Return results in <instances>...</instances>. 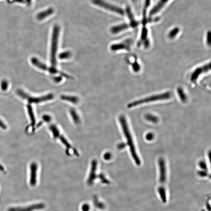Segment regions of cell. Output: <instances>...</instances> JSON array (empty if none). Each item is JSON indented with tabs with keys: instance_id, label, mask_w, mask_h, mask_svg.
Returning <instances> with one entry per match:
<instances>
[{
	"instance_id": "6da1fadb",
	"label": "cell",
	"mask_w": 211,
	"mask_h": 211,
	"mask_svg": "<svg viewBox=\"0 0 211 211\" xmlns=\"http://www.w3.org/2000/svg\"><path fill=\"white\" fill-rule=\"evenodd\" d=\"M158 165L159 185L158 188V192L163 203H165L167 202L166 189L167 174L166 163L165 160L163 158H161L159 159Z\"/></svg>"
},
{
	"instance_id": "7a4b0ae2",
	"label": "cell",
	"mask_w": 211,
	"mask_h": 211,
	"mask_svg": "<svg viewBox=\"0 0 211 211\" xmlns=\"http://www.w3.org/2000/svg\"><path fill=\"white\" fill-rule=\"evenodd\" d=\"M119 120L121 127H122V131H123L125 137L127 140V145L130 148V152H131L132 157L136 165L139 166L141 164V160H140L138 156L137 153H136L132 135H131L129 128L126 118L124 116L121 115L120 116Z\"/></svg>"
},
{
	"instance_id": "3957f363",
	"label": "cell",
	"mask_w": 211,
	"mask_h": 211,
	"mask_svg": "<svg viewBox=\"0 0 211 211\" xmlns=\"http://www.w3.org/2000/svg\"><path fill=\"white\" fill-rule=\"evenodd\" d=\"M60 31V27L58 25H55L54 26L52 35L50 56V63L53 67L55 68L57 64L56 54L58 47Z\"/></svg>"
},
{
	"instance_id": "277c9868",
	"label": "cell",
	"mask_w": 211,
	"mask_h": 211,
	"mask_svg": "<svg viewBox=\"0 0 211 211\" xmlns=\"http://www.w3.org/2000/svg\"><path fill=\"white\" fill-rule=\"evenodd\" d=\"M171 97V93L169 92H167L165 93L154 95L135 101L132 103L129 104L127 107L129 108H131L145 103H150L151 102L159 101L166 100L169 99Z\"/></svg>"
},
{
	"instance_id": "5b68a950",
	"label": "cell",
	"mask_w": 211,
	"mask_h": 211,
	"mask_svg": "<svg viewBox=\"0 0 211 211\" xmlns=\"http://www.w3.org/2000/svg\"><path fill=\"white\" fill-rule=\"evenodd\" d=\"M16 93L21 98L27 100L29 104H30L33 103H40L47 101L51 100L54 98V94L51 93H49L43 96L33 97L21 89L18 90L16 91Z\"/></svg>"
},
{
	"instance_id": "8992f818",
	"label": "cell",
	"mask_w": 211,
	"mask_h": 211,
	"mask_svg": "<svg viewBox=\"0 0 211 211\" xmlns=\"http://www.w3.org/2000/svg\"><path fill=\"white\" fill-rule=\"evenodd\" d=\"M92 3L96 5L103 7L105 9L118 13L121 16L125 15V11L121 7L114 6L103 0H91Z\"/></svg>"
},
{
	"instance_id": "52a82bcc",
	"label": "cell",
	"mask_w": 211,
	"mask_h": 211,
	"mask_svg": "<svg viewBox=\"0 0 211 211\" xmlns=\"http://www.w3.org/2000/svg\"><path fill=\"white\" fill-rule=\"evenodd\" d=\"M210 70V63L198 67L193 71L191 74L190 81L192 83H195L201 75L208 73Z\"/></svg>"
},
{
	"instance_id": "ba28073f",
	"label": "cell",
	"mask_w": 211,
	"mask_h": 211,
	"mask_svg": "<svg viewBox=\"0 0 211 211\" xmlns=\"http://www.w3.org/2000/svg\"><path fill=\"white\" fill-rule=\"evenodd\" d=\"M45 207L44 203H37L26 207H11L7 210V211H34L44 209Z\"/></svg>"
},
{
	"instance_id": "9c48e42d",
	"label": "cell",
	"mask_w": 211,
	"mask_h": 211,
	"mask_svg": "<svg viewBox=\"0 0 211 211\" xmlns=\"http://www.w3.org/2000/svg\"><path fill=\"white\" fill-rule=\"evenodd\" d=\"M38 170V164L35 162L31 163L30 166V184L32 187H35L37 184Z\"/></svg>"
},
{
	"instance_id": "30bf717a",
	"label": "cell",
	"mask_w": 211,
	"mask_h": 211,
	"mask_svg": "<svg viewBox=\"0 0 211 211\" xmlns=\"http://www.w3.org/2000/svg\"><path fill=\"white\" fill-rule=\"evenodd\" d=\"M132 42L131 39H127L120 43L113 44L111 46L110 49L112 51H114L121 50H130Z\"/></svg>"
},
{
	"instance_id": "8fae6325",
	"label": "cell",
	"mask_w": 211,
	"mask_h": 211,
	"mask_svg": "<svg viewBox=\"0 0 211 211\" xmlns=\"http://www.w3.org/2000/svg\"><path fill=\"white\" fill-rule=\"evenodd\" d=\"M170 0H158L156 4L150 10L149 13L150 17L155 16L159 13Z\"/></svg>"
},
{
	"instance_id": "7c38bea8",
	"label": "cell",
	"mask_w": 211,
	"mask_h": 211,
	"mask_svg": "<svg viewBox=\"0 0 211 211\" xmlns=\"http://www.w3.org/2000/svg\"><path fill=\"white\" fill-rule=\"evenodd\" d=\"M97 168V162L96 160H93L92 163L91 169L89 177L87 181V184L88 185H92L94 181L97 178L96 170Z\"/></svg>"
},
{
	"instance_id": "4fadbf2b",
	"label": "cell",
	"mask_w": 211,
	"mask_h": 211,
	"mask_svg": "<svg viewBox=\"0 0 211 211\" xmlns=\"http://www.w3.org/2000/svg\"><path fill=\"white\" fill-rule=\"evenodd\" d=\"M125 11L130 20V27L133 28L137 27L139 25V22L135 19L133 14L129 6H127L126 7Z\"/></svg>"
},
{
	"instance_id": "5bb4252c",
	"label": "cell",
	"mask_w": 211,
	"mask_h": 211,
	"mask_svg": "<svg viewBox=\"0 0 211 211\" xmlns=\"http://www.w3.org/2000/svg\"><path fill=\"white\" fill-rule=\"evenodd\" d=\"M54 9L50 7L38 13L36 16V19L39 21H42L48 16H51L54 13Z\"/></svg>"
},
{
	"instance_id": "9a60e30c",
	"label": "cell",
	"mask_w": 211,
	"mask_h": 211,
	"mask_svg": "<svg viewBox=\"0 0 211 211\" xmlns=\"http://www.w3.org/2000/svg\"><path fill=\"white\" fill-rule=\"evenodd\" d=\"M130 26L129 24L124 23L117 26H113L111 28L110 31L112 34H117L120 32H122L124 30H127L130 27Z\"/></svg>"
},
{
	"instance_id": "2e32d148",
	"label": "cell",
	"mask_w": 211,
	"mask_h": 211,
	"mask_svg": "<svg viewBox=\"0 0 211 211\" xmlns=\"http://www.w3.org/2000/svg\"><path fill=\"white\" fill-rule=\"evenodd\" d=\"M31 62L33 65L37 67L41 70L49 71L50 67H48L45 64L40 61L38 59L35 57H33L31 59Z\"/></svg>"
},
{
	"instance_id": "e0dca14e",
	"label": "cell",
	"mask_w": 211,
	"mask_h": 211,
	"mask_svg": "<svg viewBox=\"0 0 211 211\" xmlns=\"http://www.w3.org/2000/svg\"><path fill=\"white\" fill-rule=\"evenodd\" d=\"M27 108L28 113L30 120H31V126L33 127H34L35 125V124H36V119H35L33 110V108L32 106H31V104H29L27 105Z\"/></svg>"
},
{
	"instance_id": "ac0fdd59",
	"label": "cell",
	"mask_w": 211,
	"mask_h": 211,
	"mask_svg": "<svg viewBox=\"0 0 211 211\" xmlns=\"http://www.w3.org/2000/svg\"><path fill=\"white\" fill-rule=\"evenodd\" d=\"M60 98L61 99L63 100L67 101L75 104L78 103L79 101V98L78 97L74 96L62 95L61 96Z\"/></svg>"
},
{
	"instance_id": "d6986e66",
	"label": "cell",
	"mask_w": 211,
	"mask_h": 211,
	"mask_svg": "<svg viewBox=\"0 0 211 211\" xmlns=\"http://www.w3.org/2000/svg\"><path fill=\"white\" fill-rule=\"evenodd\" d=\"M177 93L179 98L183 103H186L187 101V97L184 92V90L181 87L177 88Z\"/></svg>"
},
{
	"instance_id": "ffe728a7",
	"label": "cell",
	"mask_w": 211,
	"mask_h": 211,
	"mask_svg": "<svg viewBox=\"0 0 211 211\" xmlns=\"http://www.w3.org/2000/svg\"><path fill=\"white\" fill-rule=\"evenodd\" d=\"M180 32V29L178 27H175L170 30L168 34V37L170 39H174Z\"/></svg>"
},
{
	"instance_id": "44dd1931",
	"label": "cell",
	"mask_w": 211,
	"mask_h": 211,
	"mask_svg": "<svg viewBox=\"0 0 211 211\" xmlns=\"http://www.w3.org/2000/svg\"><path fill=\"white\" fill-rule=\"evenodd\" d=\"M49 130L52 133L53 136L54 138H56L60 136V131L58 128L55 125H50L49 127Z\"/></svg>"
},
{
	"instance_id": "7402d4cb",
	"label": "cell",
	"mask_w": 211,
	"mask_h": 211,
	"mask_svg": "<svg viewBox=\"0 0 211 211\" xmlns=\"http://www.w3.org/2000/svg\"><path fill=\"white\" fill-rule=\"evenodd\" d=\"M145 117L147 121L154 123H157L159 120L158 118L157 117L151 114H148L146 115Z\"/></svg>"
},
{
	"instance_id": "603a6c76",
	"label": "cell",
	"mask_w": 211,
	"mask_h": 211,
	"mask_svg": "<svg viewBox=\"0 0 211 211\" xmlns=\"http://www.w3.org/2000/svg\"><path fill=\"white\" fill-rule=\"evenodd\" d=\"M70 113L72 117V118L76 124H78L80 122V119L78 114L76 113V111L72 109L70 110Z\"/></svg>"
},
{
	"instance_id": "cb8c5ba5",
	"label": "cell",
	"mask_w": 211,
	"mask_h": 211,
	"mask_svg": "<svg viewBox=\"0 0 211 211\" xmlns=\"http://www.w3.org/2000/svg\"><path fill=\"white\" fill-rule=\"evenodd\" d=\"M72 55V53L70 51H66L61 53L59 55V58L61 60L70 58Z\"/></svg>"
},
{
	"instance_id": "d4e9b609",
	"label": "cell",
	"mask_w": 211,
	"mask_h": 211,
	"mask_svg": "<svg viewBox=\"0 0 211 211\" xmlns=\"http://www.w3.org/2000/svg\"><path fill=\"white\" fill-rule=\"evenodd\" d=\"M1 89L4 91L7 90L8 88V83L7 81L4 80L2 81L1 84Z\"/></svg>"
},
{
	"instance_id": "484cf974",
	"label": "cell",
	"mask_w": 211,
	"mask_h": 211,
	"mask_svg": "<svg viewBox=\"0 0 211 211\" xmlns=\"http://www.w3.org/2000/svg\"><path fill=\"white\" fill-rule=\"evenodd\" d=\"M199 166L201 169L203 170H202L207 172V171H208V168H207V164H206L205 161H201L199 163Z\"/></svg>"
},
{
	"instance_id": "4316f807",
	"label": "cell",
	"mask_w": 211,
	"mask_h": 211,
	"mask_svg": "<svg viewBox=\"0 0 211 211\" xmlns=\"http://www.w3.org/2000/svg\"><path fill=\"white\" fill-rule=\"evenodd\" d=\"M60 136V137H59V138L60 139L61 141H62V142L65 145L66 147L67 148L69 149L70 148H71L70 145L68 143V141L66 140V139L64 137V136Z\"/></svg>"
},
{
	"instance_id": "83f0119b",
	"label": "cell",
	"mask_w": 211,
	"mask_h": 211,
	"mask_svg": "<svg viewBox=\"0 0 211 211\" xmlns=\"http://www.w3.org/2000/svg\"><path fill=\"white\" fill-rule=\"evenodd\" d=\"M211 41V33L210 31H208L207 33L206 36V42L207 45L210 46Z\"/></svg>"
},
{
	"instance_id": "f1b7e54d",
	"label": "cell",
	"mask_w": 211,
	"mask_h": 211,
	"mask_svg": "<svg viewBox=\"0 0 211 211\" xmlns=\"http://www.w3.org/2000/svg\"><path fill=\"white\" fill-rule=\"evenodd\" d=\"M132 68L135 72H138L140 70V66L137 61H135L132 64Z\"/></svg>"
},
{
	"instance_id": "f546056e",
	"label": "cell",
	"mask_w": 211,
	"mask_h": 211,
	"mask_svg": "<svg viewBox=\"0 0 211 211\" xmlns=\"http://www.w3.org/2000/svg\"><path fill=\"white\" fill-rule=\"evenodd\" d=\"M94 201H94V204L96 207H98V208H100V209H103V208H104V205L103 203L99 201L98 202L97 198H94Z\"/></svg>"
},
{
	"instance_id": "4dcf8cb0",
	"label": "cell",
	"mask_w": 211,
	"mask_h": 211,
	"mask_svg": "<svg viewBox=\"0 0 211 211\" xmlns=\"http://www.w3.org/2000/svg\"><path fill=\"white\" fill-rule=\"evenodd\" d=\"M99 177L100 179H101V181L104 184H109V181L106 178L105 175L103 174H100L99 175Z\"/></svg>"
},
{
	"instance_id": "1f68e13d",
	"label": "cell",
	"mask_w": 211,
	"mask_h": 211,
	"mask_svg": "<svg viewBox=\"0 0 211 211\" xmlns=\"http://www.w3.org/2000/svg\"><path fill=\"white\" fill-rule=\"evenodd\" d=\"M154 138V135L152 133H149L147 134L146 136V138L148 141H151L153 140Z\"/></svg>"
},
{
	"instance_id": "d6a6232c",
	"label": "cell",
	"mask_w": 211,
	"mask_h": 211,
	"mask_svg": "<svg viewBox=\"0 0 211 211\" xmlns=\"http://www.w3.org/2000/svg\"><path fill=\"white\" fill-rule=\"evenodd\" d=\"M43 120L46 122H49L51 120V117L47 115H44L42 117Z\"/></svg>"
},
{
	"instance_id": "836d02e7",
	"label": "cell",
	"mask_w": 211,
	"mask_h": 211,
	"mask_svg": "<svg viewBox=\"0 0 211 211\" xmlns=\"http://www.w3.org/2000/svg\"><path fill=\"white\" fill-rule=\"evenodd\" d=\"M0 127L4 130H6L7 129V126L1 118H0Z\"/></svg>"
},
{
	"instance_id": "e575fe53",
	"label": "cell",
	"mask_w": 211,
	"mask_h": 211,
	"mask_svg": "<svg viewBox=\"0 0 211 211\" xmlns=\"http://www.w3.org/2000/svg\"><path fill=\"white\" fill-rule=\"evenodd\" d=\"M111 157H112V155L109 153H106L104 155V158L105 160H109L110 159Z\"/></svg>"
},
{
	"instance_id": "d590c367",
	"label": "cell",
	"mask_w": 211,
	"mask_h": 211,
	"mask_svg": "<svg viewBox=\"0 0 211 211\" xmlns=\"http://www.w3.org/2000/svg\"><path fill=\"white\" fill-rule=\"evenodd\" d=\"M90 209V206L88 204H84L82 206V209L83 211H88Z\"/></svg>"
},
{
	"instance_id": "8d00e7d4",
	"label": "cell",
	"mask_w": 211,
	"mask_h": 211,
	"mask_svg": "<svg viewBox=\"0 0 211 211\" xmlns=\"http://www.w3.org/2000/svg\"><path fill=\"white\" fill-rule=\"evenodd\" d=\"M62 79V78L61 76H56L54 77V81L56 82V83H60V82L61 81Z\"/></svg>"
},
{
	"instance_id": "74e56055",
	"label": "cell",
	"mask_w": 211,
	"mask_h": 211,
	"mask_svg": "<svg viewBox=\"0 0 211 211\" xmlns=\"http://www.w3.org/2000/svg\"><path fill=\"white\" fill-rule=\"evenodd\" d=\"M126 144L123 143H120L119 145L118 146V148L119 149V150H122V149H124L125 147H126Z\"/></svg>"
},
{
	"instance_id": "f35d334b",
	"label": "cell",
	"mask_w": 211,
	"mask_h": 211,
	"mask_svg": "<svg viewBox=\"0 0 211 211\" xmlns=\"http://www.w3.org/2000/svg\"><path fill=\"white\" fill-rule=\"evenodd\" d=\"M0 171L1 172H4L5 169L4 167L0 164Z\"/></svg>"
},
{
	"instance_id": "ab89813d",
	"label": "cell",
	"mask_w": 211,
	"mask_h": 211,
	"mask_svg": "<svg viewBox=\"0 0 211 211\" xmlns=\"http://www.w3.org/2000/svg\"><path fill=\"white\" fill-rule=\"evenodd\" d=\"M131 1L133 3H136L138 1V0H131Z\"/></svg>"
}]
</instances>
